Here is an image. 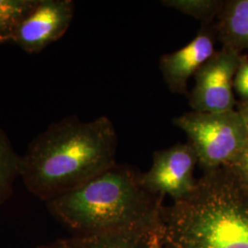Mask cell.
Here are the masks:
<instances>
[{"label":"cell","mask_w":248,"mask_h":248,"mask_svg":"<svg viewBox=\"0 0 248 248\" xmlns=\"http://www.w3.org/2000/svg\"><path fill=\"white\" fill-rule=\"evenodd\" d=\"M3 44H5V42L3 41V39L0 37V45H3Z\"/></svg>","instance_id":"d6986e66"},{"label":"cell","mask_w":248,"mask_h":248,"mask_svg":"<svg viewBox=\"0 0 248 248\" xmlns=\"http://www.w3.org/2000/svg\"><path fill=\"white\" fill-rule=\"evenodd\" d=\"M150 248H164L163 246L161 245V242H160L159 237L157 235V232L155 231L154 236H153V239H152V243H151Z\"/></svg>","instance_id":"ac0fdd59"},{"label":"cell","mask_w":248,"mask_h":248,"mask_svg":"<svg viewBox=\"0 0 248 248\" xmlns=\"http://www.w3.org/2000/svg\"><path fill=\"white\" fill-rule=\"evenodd\" d=\"M217 18L215 31L223 47L248 50V0L224 2Z\"/></svg>","instance_id":"9c48e42d"},{"label":"cell","mask_w":248,"mask_h":248,"mask_svg":"<svg viewBox=\"0 0 248 248\" xmlns=\"http://www.w3.org/2000/svg\"><path fill=\"white\" fill-rule=\"evenodd\" d=\"M198 156L192 145L177 143L156 151L150 169L140 175L142 186L154 195L169 196L174 202L185 199L195 189L194 170Z\"/></svg>","instance_id":"5b68a950"},{"label":"cell","mask_w":248,"mask_h":248,"mask_svg":"<svg viewBox=\"0 0 248 248\" xmlns=\"http://www.w3.org/2000/svg\"><path fill=\"white\" fill-rule=\"evenodd\" d=\"M155 231H116L80 237L83 241V248H150Z\"/></svg>","instance_id":"30bf717a"},{"label":"cell","mask_w":248,"mask_h":248,"mask_svg":"<svg viewBox=\"0 0 248 248\" xmlns=\"http://www.w3.org/2000/svg\"><path fill=\"white\" fill-rule=\"evenodd\" d=\"M35 248H83V241L80 236L74 235L70 238L55 240L51 243L38 246Z\"/></svg>","instance_id":"2e32d148"},{"label":"cell","mask_w":248,"mask_h":248,"mask_svg":"<svg viewBox=\"0 0 248 248\" xmlns=\"http://www.w3.org/2000/svg\"><path fill=\"white\" fill-rule=\"evenodd\" d=\"M161 3L201 20L202 25H210L214 17H218L224 4L220 0H164Z\"/></svg>","instance_id":"4fadbf2b"},{"label":"cell","mask_w":248,"mask_h":248,"mask_svg":"<svg viewBox=\"0 0 248 248\" xmlns=\"http://www.w3.org/2000/svg\"><path fill=\"white\" fill-rule=\"evenodd\" d=\"M233 89L242 98L248 100V58L241 56L239 64L233 79Z\"/></svg>","instance_id":"9a60e30c"},{"label":"cell","mask_w":248,"mask_h":248,"mask_svg":"<svg viewBox=\"0 0 248 248\" xmlns=\"http://www.w3.org/2000/svg\"><path fill=\"white\" fill-rule=\"evenodd\" d=\"M194 148L204 172L226 166L239 152L248 130L238 110L224 112L188 111L174 119Z\"/></svg>","instance_id":"277c9868"},{"label":"cell","mask_w":248,"mask_h":248,"mask_svg":"<svg viewBox=\"0 0 248 248\" xmlns=\"http://www.w3.org/2000/svg\"><path fill=\"white\" fill-rule=\"evenodd\" d=\"M74 15L75 2L72 0H39L10 43L26 53H41L65 34Z\"/></svg>","instance_id":"52a82bcc"},{"label":"cell","mask_w":248,"mask_h":248,"mask_svg":"<svg viewBox=\"0 0 248 248\" xmlns=\"http://www.w3.org/2000/svg\"><path fill=\"white\" fill-rule=\"evenodd\" d=\"M22 155L14 149L8 134L0 127V205L13 194L14 184L20 177Z\"/></svg>","instance_id":"8fae6325"},{"label":"cell","mask_w":248,"mask_h":248,"mask_svg":"<svg viewBox=\"0 0 248 248\" xmlns=\"http://www.w3.org/2000/svg\"><path fill=\"white\" fill-rule=\"evenodd\" d=\"M39 0H0V37L10 43L18 27L32 12Z\"/></svg>","instance_id":"7c38bea8"},{"label":"cell","mask_w":248,"mask_h":248,"mask_svg":"<svg viewBox=\"0 0 248 248\" xmlns=\"http://www.w3.org/2000/svg\"><path fill=\"white\" fill-rule=\"evenodd\" d=\"M237 110L239 111L240 114L243 117V119H244V121L246 123V125H247L248 130V100H247V101H241Z\"/></svg>","instance_id":"e0dca14e"},{"label":"cell","mask_w":248,"mask_h":248,"mask_svg":"<svg viewBox=\"0 0 248 248\" xmlns=\"http://www.w3.org/2000/svg\"><path fill=\"white\" fill-rule=\"evenodd\" d=\"M118 137L107 116L83 122L69 116L36 135L22 155L20 177L44 202L115 165Z\"/></svg>","instance_id":"6da1fadb"},{"label":"cell","mask_w":248,"mask_h":248,"mask_svg":"<svg viewBox=\"0 0 248 248\" xmlns=\"http://www.w3.org/2000/svg\"><path fill=\"white\" fill-rule=\"evenodd\" d=\"M215 40L209 25H202L186 46L160 58V71L169 90L187 95V82L215 53Z\"/></svg>","instance_id":"ba28073f"},{"label":"cell","mask_w":248,"mask_h":248,"mask_svg":"<svg viewBox=\"0 0 248 248\" xmlns=\"http://www.w3.org/2000/svg\"><path fill=\"white\" fill-rule=\"evenodd\" d=\"M240 58L238 52L222 46L196 72L195 86L188 96L192 110L224 112L233 109V79Z\"/></svg>","instance_id":"8992f818"},{"label":"cell","mask_w":248,"mask_h":248,"mask_svg":"<svg viewBox=\"0 0 248 248\" xmlns=\"http://www.w3.org/2000/svg\"><path fill=\"white\" fill-rule=\"evenodd\" d=\"M164 248H248V185L225 167L204 172L191 194L163 206Z\"/></svg>","instance_id":"7a4b0ae2"},{"label":"cell","mask_w":248,"mask_h":248,"mask_svg":"<svg viewBox=\"0 0 248 248\" xmlns=\"http://www.w3.org/2000/svg\"><path fill=\"white\" fill-rule=\"evenodd\" d=\"M224 167L229 169L242 182L248 185V136L239 152Z\"/></svg>","instance_id":"5bb4252c"},{"label":"cell","mask_w":248,"mask_h":248,"mask_svg":"<svg viewBox=\"0 0 248 248\" xmlns=\"http://www.w3.org/2000/svg\"><path fill=\"white\" fill-rule=\"evenodd\" d=\"M140 175L116 163L45 203L49 213L77 236L156 229L164 198L147 191Z\"/></svg>","instance_id":"3957f363"}]
</instances>
